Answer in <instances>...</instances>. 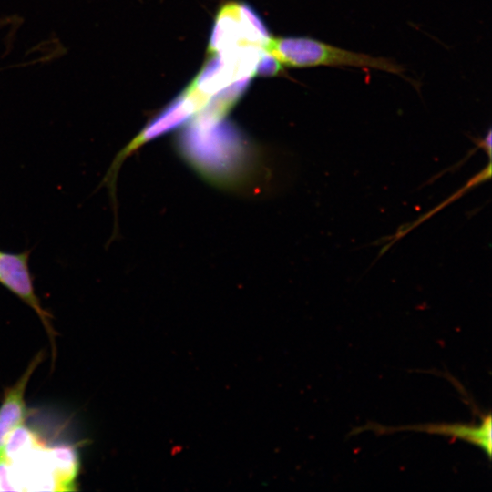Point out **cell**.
Returning <instances> with one entry per match:
<instances>
[{"label":"cell","mask_w":492,"mask_h":492,"mask_svg":"<svg viewBox=\"0 0 492 492\" xmlns=\"http://www.w3.org/2000/svg\"><path fill=\"white\" fill-rule=\"evenodd\" d=\"M264 50L282 66L290 67H354L377 69L401 77L405 71L402 65L390 58L343 49L312 37L271 36Z\"/></svg>","instance_id":"obj_1"},{"label":"cell","mask_w":492,"mask_h":492,"mask_svg":"<svg viewBox=\"0 0 492 492\" xmlns=\"http://www.w3.org/2000/svg\"><path fill=\"white\" fill-rule=\"evenodd\" d=\"M207 102L194 90L187 87L177 97L151 118L113 159L103 182L111 199L116 202V180L124 160L149 141L166 134L189 121Z\"/></svg>","instance_id":"obj_2"},{"label":"cell","mask_w":492,"mask_h":492,"mask_svg":"<svg viewBox=\"0 0 492 492\" xmlns=\"http://www.w3.org/2000/svg\"><path fill=\"white\" fill-rule=\"evenodd\" d=\"M270 38L265 24L252 7L231 1L224 4L216 15L208 53L210 56L243 46L264 49Z\"/></svg>","instance_id":"obj_3"},{"label":"cell","mask_w":492,"mask_h":492,"mask_svg":"<svg viewBox=\"0 0 492 492\" xmlns=\"http://www.w3.org/2000/svg\"><path fill=\"white\" fill-rule=\"evenodd\" d=\"M29 251L20 253L0 250V283L29 305L39 316L53 343L55 332L48 313L41 307L35 292L28 267Z\"/></svg>","instance_id":"obj_4"},{"label":"cell","mask_w":492,"mask_h":492,"mask_svg":"<svg viewBox=\"0 0 492 492\" xmlns=\"http://www.w3.org/2000/svg\"><path fill=\"white\" fill-rule=\"evenodd\" d=\"M37 354L19 380L5 393L0 406V466L7 463V447L16 433L25 426L26 406L25 392L28 380L41 362Z\"/></svg>","instance_id":"obj_5"},{"label":"cell","mask_w":492,"mask_h":492,"mask_svg":"<svg viewBox=\"0 0 492 492\" xmlns=\"http://www.w3.org/2000/svg\"><path fill=\"white\" fill-rule=\"evenodd\" d=\"M420 431H425L430 434H439L450 436L456 438H461L470 442L487 453L490 458L491 456V416L487 415L482 420L479 425H427L418 427H411Z\"/></svg>","instance_id":"obj_6"},{"label":"cell","mask_w":492,"mask_h":492,"mask_svg":"<svg viewBox=\"0 0 492 492\" xmlns=\"http://www.w3.org/2000/svg\"><path fill=\"white\" fill-rule=\"evenodd\" d=\"M282 71V65L270 53L263 50L257 62L254 75L260 77H275Z\"/></svg>","instance_id":"obj_7"}]
</instances>
